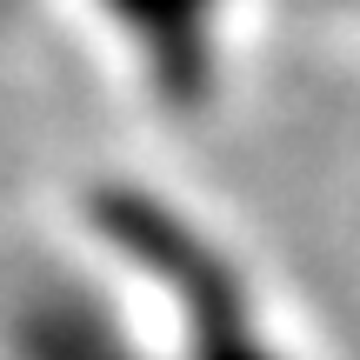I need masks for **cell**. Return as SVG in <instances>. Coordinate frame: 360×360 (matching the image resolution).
Instances as JSON below:
<instances>
[{
    "label": "cell",
    "instance_id": "4",
    "mask_svg": "<svg viewBox=\"0 0 360 360\" xmlns=\"http://www.w3.org/2000/svg\"><path fill=\"white\" fill-rule=\"evenodd\" d=\"M20 7H27V0H0V34H7V27L20 20Z\"/></svg>",
    "mask_w": 360,
    "mask_h": 360
},
{
    "label": "cell",
    "instance_id": "1",
    "mask_svg": "<svg viewBox=\"0 0 360 360\" xmlns=\"http://www.w3.org/2000/svg\"><path fill=\"white\" fill-rule=\"evenodd\" d=\"M94 233H101L94 247L107 267H120L134 287H154V327L167 360H294L274 340L240 267L160 200L134 187L107 193L94 207Z\"/></svg>",
    "mask_w": 360,
    "mask_h": 360
},
{
    "label": "cell",
    "instance_id": "5",
    "mask_svg": "<svg viewBox=\"0 0 360 360\" xmlns=\"http://www.w3.org/2000/svg\"><path fill=\"white\" fill-rule=\"evenodd\" d=\"M300 7H334V13H347V7H360V0H300Z\"/></svg>",
    "mask_w": 360,
    "mask_h": 360
},
{
    "label": "cell",
    "instance_id": "3",
    "mask_svg": "<svg viewBox=\"0 0 360 360\" xmlns=\"http://www.w3.org/2000/svg\"><path fill=\"white\" fill-rule=\"evenodd\" d=\"M114 47L134 60L141 87L160 107H200L220 94L233 0H87Z\"/></svg>",
    "mask_w": 360,
    "mask_h": 360
},
{
    "label": "cell",
    "instance_id": "2",
    "mask_svg": "<svg viewBox=\"0 0 360 360\" xmlns=\"http://www.w3.org/2000/svg\"><path fill=\"white\" fill-rule=\"evenodd\" d=\"M0 360H167V347L120 267L47 254L0 287Z\"/></svg>",
    "mask_w": 360,
    "mask_h": 360
}]
</instances>
